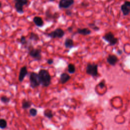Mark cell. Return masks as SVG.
Returning a JSON list of instances; mask_svg holds the SVG:
<instances>
[{"mask_svg": "<svg viewBox=\"0 0 130 130\" xmlns=\"http://www.w3.org/2000/svg\"><path fill=\"white\" fill-rule=\"evenodd\" d=\"M39 76L41 84L43 87H48L51 84V77L48 71L45 69H41L39 72Z\"/></svg>", "mask_w": 130, "mask_h": 130, "instance_id": "obj_1", "label": "cell"}, {"mask_svg": "<svg viewBox=\"0 0 130 130\" xmlns=\"http://www.w3.org/2000/svg\"><path fill=\"white\" fill-rule=\"evenodd\" d=\"M26 48L28 49L29 54L32 58L36 61H40L42 59V50L40 48H35L34 46L29 43Z\"/></svg>", "mask_w": 130, "mask_h": 130, "instance_id": "obj_2", "label": "cell"}, {"mask_svg": "<svg viewBox=\"0 0 130 130\" xmlns=\"http://www.w3.org/2000/svg\"><path fill=\"white\" fill-rule=\"evenodd\" d=\"M30 86L32 88L38 87L41 84V82L39 74L34 72L31 73L30 75Z\"/></svg>", "mask_w": 130, "mask_h": 130, "instance_id": "obj_3", "label": "cell"}, {"mask_svg": "<svg viewBox=\"0 0 130 130\" xmlns=\"http://www.w3.org/2000/svg\"><path fill=\"white\" fill-rule=\"evenodd\" d=\"M98 66L94 63H88L86 68V73L92 77H96L98 75Z\"/></svg>", "mask_w": 130, "mask_h": 130, "instance_id": "obj_4", "label": "cell"}, {"mask_svg": "<svg viewBox=\"0 0 130 130\" xmlns=\"http://www.w3.org/2000/svg\"><path fill=\"white\" fill-rule=\"evenodd\" d=\"M14 8L17 13L23 14L24 13V6L28 3V0H14Z\"/></svg>", "mask_w": 130, "mask_h": 130, "instance_id": "obj_5", "label": "cell"}, {"mask_svg": "<svg viewBox=\"0 0 130 130\" xmlns=\"http://www.w3.org/2000/svg\"><path fill=\"white\" fill-rule=\"evenodd\" d=\"M65 34V31L61 29L57 28L55 30L47 34V36L51 38L55 39V38H59L61 39L64 36Z\"/></svg>", "mask_w": 130, "mask_h": 130, "instance_id": "obj_6", "label": "cell"}, {"mask_svg": "<svg viewBox=\"0 0 130 130\" xmlns=\"http://www.w3.org/2000/svg\"><path fill=\"white\" fill-rule=\"evenodd\" d=\"M103 38L111 46L115 45L118 42V39L115 38L114 35L111 32H108L106 33L103 37Z\"/></svg>", "mask_w": 130, "mask_h": 130, "instance_id": "obj_7", "label": "cell"}, {"mask_svg": "<svg viewBox=\"0 0 130 130\" xmlns=\"http://www.w3.org/2000/svg\"><path fill=\"white\" fill-rule=\"evenodd\" d=\"M74 3V0H60L59 4V7L60 9H67L70 7Z\"/></svg>", "mask_w": 130, "mask_h": 130, "instance_id": "obj_8", "label": "cell"}, {"mask_svg": "<svg viewBox=\"0 0 130 130\" xmlns=\"http://www.w3.org/2000/svg\"><path fill=\"white\" fill-rule=\"evenodd\" d=\"M28 71L26 66H24L21 68L19 73V76H18V80L20 82H22L24 80L25 78L28 75Z\"/></svg>", "mask_w": 130, "mask_h": 130, "instance_id": "obj_9", "label": "cell"}, {"mask_svg": "<svg viewBox=\"0 0 130 130\" xmlns=\"http://www.w3.org/2000/svg\"><path fill=\"white\" fill-rule=\"evenodd\" d=\"M121 10L123 15L126 16L130 13V2L125 1L124 3L121 6Z\"/></svg>", "mask_w": 130, "mask_h": 130, "instance_id": "obj_10", "label": "cell"}, {"mask_svg": "<svg viewBox=\"0 0 130 130\" xmlns=\"http://www.w3.org/2000/svg\"><path fill=\"white\" fill-rule=\"evenodd\" d=\"M107 62L109 65L114 66L118 62V58L115 55L110 54L107 58Z\"/></svg>", "mask_w": 130, "mask_h": 130, "instance_id": "obj_11", "label": "cell"}, {"mask_svg": "<svg viewBox=\"0 0 130 130\" xmlns=\"http://www.w3.org/2000/svg\"><path fill=\"white\" fill-rule=\"evenodd\" d=\"M45 15L47 20H55L59 17V14L58 12L52 14L50 10L48 9L46 11Z\"/></svg>", "mask_w": 130, "mask_h": 130, "instance_id": "obj_12", "label": "cell"}, {"mask_svg": "<svg viewBox=\"0 0 130 130\" xmlns=\"http://www.w3.org/2000/svg\"><path fill=\"white\" fill-rule=\"evenodd\" d=\"M33 22L38 27H42L44 26V22L42 18L39 16H35L33 18Z\"/></svg>", "mask_w": 130, "mask_h": 130, "instance_id": "obj_13", "label": "cell"}, {"mask_svg": "<svg viewBox=\"0 0 130 130\" xmlns=\"http://www.w3.org/2000/svg\"><path fill=\"white\" fill-rule=\"evenodd\" d=\"M71 79V76L67 73H63L60 76V81L62 84H65Z\"/></svg>", "mask_w": 130, "mask_h": 130, "instance_id": "obj_14", "label": "cell"}, {"mask_svg": "<svg viewBox=\"0 0 130 130\" xmlns=\"http://www.w3.org/2000/svg\"><path fill=\"white\" fill-rule=\"evenodd\" d=\"M91 31L88 29V28H83V29H80L78 28L77 30V33L83 36H87L91 34Z\"/></svg>", "mask_w": 130, "mask_h": 130, "instance_id": "obj_15", "label": "cell"}, {"mask_svg": "<svg viewBox=\"0 0 130 130\" xmlns=\"http://www.w3.org/2000/svg\"><path fill=\"white\" fill-rule=\"evenodd\" d=\"M64 45H65V46L66 48L71 49L74 46V41L72 39L66 38L65 41Z\"/></svg>", "mask_w": 130, "mask_h": 130, "instance_id": "obj_16", "label": "cell"}, {"mask_svg": "<svg viewBox=\"0 0 130 130\" xmlns=\"http://www.w3.org/2000/svg\"><path fill=\"white\" fill-rule=\"evenodd\" d=\"M43 114H44V116H45L46 117H47L49 119H51L54 116L53 113L52 112V111L51 109H45L44 111Z\"/></svg>", "mask_w": 130, "mask_h": 130, "instance_id": "obj_17", "label": "cell"}, {"mask_svg": "<svg viewBox=\"0 0 130 130\" xmlns=\"http://www.w3.org/2000/svg\"><path fill=\"white\" fill-rule=\"evenodd\" d=\"M33 103L31 101L28 100H24L22 102V108L23 109H28L31 108Z\"/></svg>", "mask_w": 130, "mask_h": 130, "instance_id": "obj_18", "label": "cell"}, {"mask_svg": "<svg viewBox=\"0 0 130 130\" xmlns=\"http://www.w3.org/2000/svg\"><path fill=\"white\" fill-rule=\"evenodd\" d=\"M29 40L30 41H34L35 42H38L40 40V38L39 36L37 34L31 32L30 34V36L29 37Z\"/></svg>", "mask_w": 130, "mask_h": 130, "instance_id": "obj_19", "label": "cell"}, {"mask_svg": "<svg viewBox=\"0 0 130 130\" xmlns=\"http://www.w3.org/2000/svg\"><path fill=\"white\" fill-rule=\"evenodd\" d=\"M68 71L70 74H74L76 71V67L74 64H69L68 66Z\"/></svg>", "mask_w": 130, "mask_h": 130, "instance_id": "obj_20", "label": "cell"}, {"mask_svg": "<svg viewBox=\"0 0 130 130\" xmlns=\"http://www.w3.org/2000/svg\"><path fill=\"white\" fill-rule=\"evenodd\" d=\"M0 100H1V102L5 104H7L8 103H9V102H10L11 99L9 97H8L7 96H2L0 98Z\"/></svg>", "mask_w": 130, "mask_h": 130, "instance_id": "obj_21", "label": "cell"}, {"mask_svg": "<svg viewBox=\"0 0 130 130\" xmlns=\"http://www.w3.org/2000/svg\"><path fill=\"white\" fill-rule=\"evenodd\" d=\"M7 127V122L5 119H0V128L5 129Z\"/></svg>", "mask_w": 130, "mask_h": 130, "instance_id": "obj_22", "label": "cell"}, {"mask_svg": "<svg viewBox=\"0 0 130 130\" xmlns=\"http://www.w3.org/2000/svg\"><path fill=\"white\" fill-rule=\"evenodd\" d=\"M20 42L23 46H26V47L27 46L29 42L27 40L26 37L24 36H22L20 39Z\"/></svg>", "mask_w": 130, "mask_h": 130, "instance_id": "obj_23", "label": "cell"}, {"mask_svg": "<svg viewBox=\"0 0 130 130\" xmlns=\"http://www.w3.org/2000/svg\"><path fill=\"white\" fill-rule=\"evenodd\" d=\"M29 113L31 116L35 117L37 115V113H38V111H37V110L36 108H32L29 110Z\"/></svg>", "mask_w": 130, "mask_h": 130, "instance_id": "obj_24", "label": "cell"}, {"mask_svg": "<svg viewBox=\"0 0 130 130\" xmlns=\"http://www.w3.org/2000/svg\"><path fill=\"white\" fill-rule=\"evenodd\" d=\"M89 26H90L91 28H92L95 31H98L99 30V28L98 27H97L95 24H89Z\"/></svg>", "mask_w": 130, "mask_h": 130, "instance_id": "obj_25", "label": "cell"}, {"mask_svg": "<svg viewBox=\"0 0 130 130\" xmlns=\"http://www.w3.org/2000/svg\"><path fill=\"white\" fill-rule=\"evenodd\" d=\"M53 62H54V61L52 59H49L47 60V63L48 65H52V64H53Z\"/></svg>", "mask_w": 130, "mask_h": 130, "instance_id": "obj_26", "label": "cell"}, {"mask_svg": "<svg viewBox=\"0 0 130 130\" xmlns=\"http://www.w3.org/2000/svg\"><path fill=\"white\" fill-rule=\"evenodd\" d=\"M66 14L68 16H71L72 15V11L70 10H67L66 11Z\"/></svg>", "mask_w": 130, "mask_h": 130, "instance_id": "obj_27", "label": "cell"}, {"mask_svg": "<svg viewBox=\"0 0 130 130\" xmlns=\"http://www.w3.org/2000/svg\"><path fill=\"white\" fill-rule=\"evenodd\" d=\"M99 85L100 86V87L101 88H103L104 87H105V83L104 82H101L99 84Z\"/></svg>", "mask_w": 130, "mask_h": 130, "instance_id": "obj_28", "label": "cell"}, {"mask_svg": "<svg viewBox=\"0 0 130 130\" xmlns=\"http://www.w3.org/2000/svg\"><path fill=\"white\" fill-rule=\"evenodd\" d=\"M72 30H73V28L71 27H69V28H68V31L69 32H71L72 31Z\"/></svg>", "mask_w": 130, "mask_h": 130, "instance_id": "obj_29", "label": "cell"}, {"mask_svg": "<svg viewBox=\"0 0 130 130\" xmlns=\"http://www.w3.org/2000/svg\"><path fill=\"white\" fill-rule=\"evenodd\" d=\"M2 2H0V8H1V7H2Z\"/></svg>", "mask_w": 130, "mask_h": 130, "instance_id": "obj_30", "label": "cell"}, {"mask_svg": "<svg viewBox=\"0 0 130 130\" xmlns=\"http://www.w3.org/2000/svg\"><path fill=\"white\" fill-rule=\"evenodd\" d=\"M49 1L50 2H54V1H55V0H49Z\"/></svg>", "mask_w": 130, "mask_h": 130, "instance_id": "obj_31", "label": "cell"}]
</instances>
